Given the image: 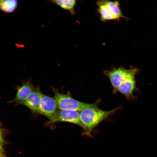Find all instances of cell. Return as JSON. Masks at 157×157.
<instances>
[{
	"label": "cell",
	"mask_w": 157,
	"mask_h": 157,
	"mask_svg": "<svg viewBox=\"0 0 157 157\" xmlns=\"http://www.w3.org/2000/svg\"><path fill=\"white\" fill-rule=\"evenodd\" d=\"M97 12L102 22L110 20L119 21L122 18H126L122 14L119 2L107 0H101L96 2Z\"/></svg>",
	"instance_id": "cell-2"
},
{
	"label": "cell",
	"mask_w": 157,
	"mask_h": 157,
	"mask_svg": "<svg viewBox=\"0 0 157 157\" xmlns=\"http://www.w3.org/2000/svg\"><path fill=\"white\" fill-rule=\"evenodd\" d=\"M18 1L16 0H0V10L7 14L14 12L17 8Z\"/></svg>",
	"instance_id": "cell-11"
},
{
	"label": "cell",
	"mask_w": 157,
	"mask_h": 157,
	"mask_svg": "<svg viewBox=\"0 0 157 157\" xmlns=\"http://www.w3.org/2000/svg\"><path fill=\"white\" fill-rule=\"evenodd\" d=\"M35 88L30 80L24 82L17 88L16 94L13 101L19 103L25 100Z\"/></svg>",
	"instance_id": "cell-9"
},
{
	"label": "cell",
	"mask_w": 157,
	"mask_h": 157,
	"mask_svg": "<svg viewBox=\"0 0 157 157\" xmlns=\"http://www.w3.org/2000/svg\"><path fill=\"white\" fill-rule=\"evenodd\" d=\"M139 71L138 68L131 66L126 78L118 88L117 92L123 94L128 100L136 99L133 93L138 90L136 87L135 76Z\"/></svg>",
	"instance_id": "cell-4"
},
{
	"label": "cell",
	"mask_w": 157,
	"mask_h": 157,
	"mask_svg": "<svg viewBox=\"0 0 157 157\" xmlns=\"http://www.w3.org/2000/svg\"><path fill=\"white\" fill-rule=\"evenodd\" d=\"M53 89L54 94L53 97L58 109L80 112L86 108L98 107L97 103L90 104L81 102L74 99L69 94L59 92L53 88Z\"/></svg>",
	"instance_id": "cell-3"
},
{
	"label": "cell",
	"mask_w": 157,
	"mask_h": 157,
	"mask_svg": "<svg viewBox=\"0 0 157 157\" xmlns=\"http://www.w3.org/2000/svg\"><path fill=\"white\" fill-rule=\"evenodd\" d=\"M49 123L65 122L75 124L82 128L79 112L74 110L58 109Z\"/></svg>",
	"instance_id": "cell-7"
},
{
	"label": "cell",
	"mask_w": 157,
	"mask_h": 157,
	"mask_svg": "<svg viewBox=\"0 0 157 157\" xmlns=\"http://www.w3.org/2000/svg\"><path fill=\"white\" fill-rule=\"evenodd\" d=\"M119 108L117 107L111 110L105 111L97 107L86 108L80 111V119L84 134L90 136L92 130L99 123Z\"/></svg>",
	"instance_id": "cell-1"
},
{
	"label": "cell",
	"mask_w": 157,
	"mask_h": 157,
	"mask_svg": "<svg viewBox=\"0 0 157 157\" xmlns=\"http://www.w3.org/2000/svg\"><path fill=\"white\" fill-rule=\"evenodd\" d=\"M0 157H6L2 147H0Z\"/></svg>",
	"instance_id": "cell-13"
},
{
	"label": "cell",
	"mask_w": 157,
	"mask_h": 157,
	"mask_svg": "<svg viewBox=\"0 0 157 157\" xmlns=\"http://www.w3.org/2000/svg\"><path fill=\"white\" fill-rule=\"evenodd\" d=\"M129 71L121 67L118 68L113 67L110 70H106L104 74L109 79L113 88V93L117 92V89L122 83L125 79Z\"/></svg>",
	"instance_id": "cell-6"
},
{
	"label": "cell",
	"mask_w": 157,
	"mask_h": 157,
	"mask_svg": "<svg viewBox=\"0 0 157 157\" xmlns=\"http://www.w3.org/2000/svg\"><path fill=\"white\" fill-rule=\"evenodd\" d=\"M3 143L4 141L2 137L1 131L0 129V147H2Z\"/></svg>",
	"instance_id": "cell-12"
},
{
	"label": "cell",
	"mask_w": 157,
	"mask_h": 157,
	"mask_svg": "<svg viewBox=\"0 0 157 157\" xmlns=\"http://www.w3.org/2000/svg\"><path fill=\"white\" fill-rule=\"evenodd\" d=\"M49 1L63 9L69 11L72 15H74L75 14V8L76 3V0H56Z\"/></svg>",
	"instance_id": "cell-10"
},
{
	"label": "cell",
	"mask_w": 157,
	"mask_h": 157,
	"mask_svg": "<svg viewBox=\"0 0 157 157\" xmlns=\"http://www.w3.org/2000/svg\"><path fill=\"white\" fill-rule=\"evenodd\" d=\"M54 98L43 93L36 113L43 115L51 120L58 110Z\"/></svg>",
	"instance_id": "cell-5"
},
{
	"label": "cell",
	"mask_w": 157,
	"mask_h": 157,
	"mask_svg": "<svg viewBox=\"0 0 157 157\" xmlns=\"http://www.w3.org/2000/svg\"><path fill=\"white\" fill-rule=\"evenodd\" d=\"M42 94L38 87L35 88L25 100L18 104L26 106L33 113H36Z\"/></svg>",
	"instance_id": "cell-8"
}]
</instances>
